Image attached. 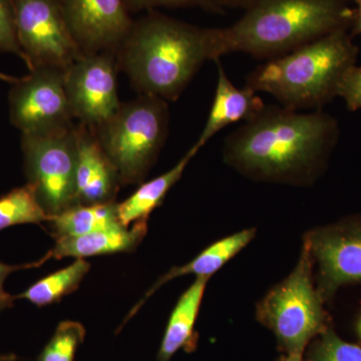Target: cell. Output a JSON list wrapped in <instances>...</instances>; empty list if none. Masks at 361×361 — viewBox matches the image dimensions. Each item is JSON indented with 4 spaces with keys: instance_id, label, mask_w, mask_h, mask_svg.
Returning <instances> with one entry per match:
<instances>
[{
    "instance_id": "1",
    "label": "cell",
    "mask_w": 361,
    "mask_h": 361,
    "mask_svg": "<svg viewBox=\"0 0 361 361\" xmlns=\"http://www.w3.org/2000/svg\"><path fill=\"white\" fill-rule=\"evenodd\" d=\"M341 135L322 110L302 113L270 104L224 140V161L251 179L308 184L322 170Z\"/></svg>"
},
{
    "instance_id": "2",
    "label": "cell",
    "mask_w": 361,
    "mask_h": 361,
    "mask_svg": "<svg viewBox=\"0 0 361 361\" xmlns=\"http://www.w3.org/2000/svg\"><path fill=\"white\" fill-rule=\"evenodd\" d=\"M224 54L222 28L201 27L151 13L135 21L116 65L141 94L175 102L207 61Z\"/></svg>"
},
{
    "instance_id": "3",
    "label": "cell",
    "mask_w": 361,
    "mask_h": 361,
    "mask_svg": "<svg viewBox=\"0 0 361 361\" xmlns=\"http://www.w3.org/2000/svg\"><path fill=\"white\" fill-rule=\"evenodd\" d=\"M348 0H255L231 26L222 28L224 54L268 59L353 27Z\"/></svg>"
},
{
    "instance_id": "4",
    "label": "cell",
    "mask_w": 361,
    "mask_h": 361,
    "mask_svg": "<svg viewBox=\"0 0 361 361\" xmlns=\"http://www.w3.org/2000/svg\"><path fill=\"white\" fill-rule=\"evenodd\" d=\"M349 30H338L288 54L268 59L249 73L247 87L291 110H322L338 97L344 75L360 49Z\"/></svg>"
},
{
    "instance_id": "5",
    "label": "cell",
    "mask_w": 361,
    "mask_h": 361,
    "mask_svg": "<svg viewBox=\"0 0 361 361\" xmlns=\"http://www.w3.org/2000/svg\"><path fill=\"white\" fill-rule=\"evenodd\" d=\"M169 123L168 102L141 94L121 103L108 121L94 129L121 184H142L165 145Z\"/></svg>"
},
{
    "instance_id": "6",
    "label": "cell",
    "mask_w": 361,
    "mask_h": 361,
    "mask_svg": "<svg viewBox=\"0 0 361 361\" xmlns=\"http://www.w3.org/2000/svg\"><path fill=\"white\" fill-rule=\"evenodd\" d=\"M312 255L304 241L298 264L259 303V322L272 330L287 355L302 357L313 337L326 327L323 299L312 282Z\"/></svg>"
},
{
    "instance_id": "7",
    "label": "cell",
    "mask_w": 361,
    "mask_h": 361,
    "mask_svg": "<svg viewBox=\"0 0 361 361\" xmlns=\"http://www.w3.org/2000/svg\"><path fill=\"white\" fill-rule=\"evenodd\" d=\"M21 149L27 183L35 187L49 217L77 202L78 144L75 125L37 135H23Z\"/></svg>"
},
{
    "instance_id": "8",
    "label": "cell",
    "mask_w": 361,
    "mask_h": 361,
    "mask_svg": "<svg viewBox=\"0 0 361 361\" xmlns=\"http://www.w3.org/2000/svg\"><path fill=\"white\" fill-rule=\"evenodd\" d=\"M16 32L28 70L66 71L84 56L66 23L61 0H13Z\"/></svg>"
},
{
    "instance_id": "9",
    "label": "cell",
    "mask_w": 361,
    "mask_h": 361,
    "mask_svg": "<svg viewBox=\"0 0 361 361\" xmlns=\"http://www.w3.org/2000/svg\"><path fill=\"white\" fill-rule=\"evenodd\" d=\"M65 71L37 68L18 78L9 92V116L23 135L52 132L73 125Z\"/></svg>"
},
{
    "instance_id": "10",
    "label": "cell",
    "mask_w": 361,
    "mask_h": 361,
    "mask_svg": "<svg viewBox=\"0 0 361 361\" xmlns=\"http://www.w3.org/2000/svg\"><path fill=\"white\" fill-rule=\"evenodd\" d=\"M116 54H84L65 71V85L73 118L96 129L120 106Z\"/></svg>"
},
{
    "instance_id": "11",
    "label": "cell",
    "mask_w": 361,
    "mask_h": 361,
    "mask_svg": "<svg viewBox=\"0 0 361 361\" xmlns=\"http://www.w3.org/2000/svg\"><path fill=\"white\" fill-rule=\"evenodd\" d=\"M318 263V288L329 300L342 285L361 284V219L314 230L306 237Z\"/></svg>"
},
{
    "instance_id": "12",
    "label": "cell",
    "mask_w": 361,
    "mask_h": 361,
    "mask_svg": "<svg viewBox=\"0 0 361 361\" xmlns=\"http://www.w3.org/2000/svg\"><path fill=\"white\" fill-rule=\"evenodd\" d=\"M61 4L84 54H116L134 25L123 0H61Z\"/></svg>"
},
{
    "instance_id": "13",
    "label": "cell",
    "mask_w": 361,
    "mask_h": 361,
    "mask_svg": "<svg viewBox=\"0 0 361 361\" xmlns=\"http://www.w3.org/2000/svg\"><path fill=\"white\" fill-rule=\"evenodd\" d=\"M75 133L78 205L115 203L122 185L115 166L104 151L94 129L80 123L75 126Z\"/></svg>"
},
{
    "instance_id": "14",
    "label": "cell",
    "mask_w": 361,
    "mask_h": 361,
    "mask_svg": "<svg viewBox=\"0 0 361 361\" xmlns=\"http://www.w3.org/2000/svg\"><path fill=\"white\" fill-rule=\"evenodd\" d=\"M214 63L217 66V85L208 118L195 144L200 149L225 128L251 120L266 106L258 92L251 87H238L233 84L221 59Z\"/></svg>"
},
{
    "instance_id": "15",
    "label": "cell",
    "mask_w": 361,
    "mask_h": 361,
    "mask_svg": "<svg viewBox=\"0 0 361 361\" xmlns=\"http://www.w3.org/2000/svg\"><path fill=\"white\" fill-rule=\"evenodd\" d=\"M148 221L134 223L132 227L102 230L77 237L56 239V245L47 252L49 258L85 259L106 254L135 251L148 231Z\"/></svg>"
},
{
    "instance_id": "16",
    "label": "cell",
    "mask_w": 361,
    "mask_h": 361,
    "mask_svg": "<svg viewBox=\"0 0 361 361\" xmlns=\"http://www.w3.org/2000/svg\"><path fill=\"white\" fill-rule=\"evenodd\" d=\"M255 229L243 230V231L226 237V238L215 242L212 245L207 247L198 256H196L193 260L190 261L187 264L172 268L165 275H163L145 294L141 301L134 306L130 314L126 318L123 324H126L128 320L130 319L139 311L149 297L153 295L164 284L170 282L171 280L180 276H186V275H196V278L205 277L210 279V277L215 274L218 270H220L228 261L231 260L242 249L245 248L255 237Z\"/></svg>"
},
{
    "instance_id": "17",
    "label": "cell",
    "mask_w": 361,
    "mask_h": 361,
    "mask_svg": "<svg viewBox=\"0 0 361 361\" xmlns=\"http://www.w3.org/2000/svg\"><path fill=\"white\" fill-rule=\"evenodd\" d=\"M208 281L209 278L197 277L194 283L180 295L169 318L158 353L159 361H170L180 349L190 353L196 348L195 323Z\"/></svg>"
},
{
    "instance_id": "18",
    "label": "cell",
    "mask_w": 361,
    "mask_h": 361,
    "mask_svg": "<svg viewBox=\"0 0 361 361\" xmlns=\"http://www.w3.org/2000/svg\"><path fill=\"white\" fill-rule=\"evenodd\" d=\"M199 149L200 148L194 145L171 170L149 182L142 183L141 186L129 198L122 203H116L120 224L129 228L133 223L148 221L151 213L161 205L170 190L179 182L187 166L193 160Z\"/></svg>"
},
{
    "instance_id": "19",
    "label": "cell",
    "mask_w": 361,
    "mask_h": 361,
    "mask_svg": "<svg viewBox=\"0 0 361 361\" xmlns=\"http://www.w3.org/2000/svg\"><path fill=\"white\" fill-rule=\"evenodd\" d=\"M54 240L77 237L102 230L123 227L116 212V203L75 205L49 221Z\"/></svg>"
},
{
    "instance_id": "20",
    "label": "cell",
    "mask_w": 361,
    "mask_h": 361,
    "mask_svg": "<svg viewBox=\"0 0 361 361\" xmlns=\"http://www.w3.org/2000/svg\"><path fill=\"white\" fill-rule=\"evenodd\" d=\"M90 269L87 261L77 259L68 267L39 279L20 295H16V299H25L37 307L58 303L63 297L77 290Z\"/></svg>"
},
{
    "instance_id": "21",
    "label": "cell",
    "mask_w": 361,
    "mask_h": 361,
    "mask_svg": "<svg viewBox=\"0 0 361 361\" xmlns=\"http://www.w3.org/2000/svg\"><path fill=\"white\" fill-rule=\"evenodd\" d=\"M49 220L30 183L0 197V231L16 225H40Z\"/></svg>"
},
{
    "instance_id": "22",
    "label": "cell",
    "mask_w": 361,
    "mask_h": 361,
    "mask_svg": "<svg viewBox=\"0 0 361 361\" xmlns=\"http://www.w3.org/2000/svg\"><path fill=\"white\" fill-rule=\"evenodd\" d=\"M85 329L77 322H63L56 327L51 341L42 349L37 361H73L75 353L85 341Z\"/></svg>"
},
{
    "instance_id": "23",
    "label": "cell",
    "mask_w": 361,
    "mask_h": 361,
    "mask_svg": "<svg viewBox=\"0 0 361 361\" xmlns=\"http://www.w3.org/2000/svg\"><path fill=\"white\" fill-rule=\"evenodd\" d=\"M308 361H361V348L342 341L326 329L310 350Z\"/></svg>"
},
{
    "instance_id": "24",
    "label": "cell",
    "mask_w": 361,
    "mask_h": 361,
    "mask_svg": "<svg viewBox=\"0 0 361 361\" xmlns=\"http://www.w3.org/2000/svg\"><path fill=\"white\" fill-rule=\"evenodd\" d=\"M0 51L16 54L25 63L18 39L13 0H0Z\"/></svg>"
},
{
    "instance_id": "25",
    "label": "cell",
    "mask_w": 361,
    "mask_h": 361,
    "mask_svg": "<svg viewBox=\"0 0 361 361\" xmlns=\"http://www.w3.org/2000/svg\"><path fill=\"white\" fill-rule=\"evenodd\" d=\"M123 2L129 11H152L157 7H199L208 13H224V9L217 6L214 0H123Z\"/></svg>"
},
{
    "instance_id": "26",
    "label": "cell",
    "mask_w": 361,
    "mask_h": 361,
    "mask_svg": "<svg viewBox=\"0 0 361 361\" xmlns=\"http://www.w3.org/2000/svg\"><path fill=\"white\" fill-rule=\"evenodd\" d=\"M338 97L343 99L349 111L361 109V66H353L344 75Z\"/></svg>"
},
{
    "instance_id": "27",
    "label": "cell",
    "mask_w": 361,
    "mask_h": 361,
    "mask_svg": "<svg viewBox=\"0 0 361 361\" xmlns=\"http://www.w3.org/2000/svg\"><path fill=\"white\" fill-rule=\"evenodd\" d=\"M49 259L51 258H49V254L47 253L40 260L35 261V262L32 263H27V264L8 265L0 262V310L13 307V301L14 299H16V296L11 295V294L7 293V292L4 290V282H6V278L8 277L11 273L16 272V271L40 267V266L44 265Z\"/></svg>"
},
{
    "instance_id": "28",
    "label": "cell",
    "mask_w": 361,
    "mask_h": 361,
    "mask_svg": "<svg viewBox=\"0 0 361 361\" xmlns=\"http://www.w3.org/2000/svg\"><path fill=\"white\" fill-rule=\"evenodd\" d=\"M221 8H242L246 9L255 0H214Z\"/></svg>"
},
{
    "instance_id": "29",
    "label": "cell",
    "mask_w": 361,
    "mask_h": 361,
    "mask_svg": "<svg viewBox=\"0 0 361 361\" xmlns=\"http://www.w3.org/2000/svg\"><path fill=\"white\" fill-rule=\"evenodd\" d=\"M355 18H353L351 35H361V0H355Z\"/></svg>"
},
{
    "instance_id": "30",
    "label": "cell",
    "mask_w": 361,
    "mask_h": 361,
    "mask_svg": "<svg viewBox=\"0 0 361 361\" xmlns=\"http://www.w3.org/2000/svg\"><path fill=\"white\" fill-rule=\"evenodd\" d=\"M18 80V78L11 77V75H6V73H0V80H4V82H9V84L13 85Z\"/></svg>"
},
{
    "instance_id": "31",
    "label": "cell",
    "mask_w": 361,
    "mask_h": 361,
    "mask_svg": "<svg viewBox=\"0 0 361 361\" xmlns=\"http://www.w3.org/2000/svg\"><path fill=\"white\" fill-rule=\"evenodd\" d=\"M18 360V356L9 353V355H1L0 353V361H16Z\"/></svg>"
},
{
    "instance_id": "32",
    "label": "cell",
    "mask_w": 361,
    "mask_h": 361,
    "mask_svg": "<svg viewBox=\"0 0 361 361\" xmlns=\"http://www.w3.org/2000/svg\"><path fill=\"white\" fill-rule=\"evenodd\" d=\"M278 361H302V360H301L300 356L286 355V356H282V357L280 358V360Z\"/></svg>"
},
{
    "instance_id": "33",
    "label": "cell",
    "mask_w": 361,
    "mask_h": 361,
    "mask_svg": "<svg viewBox=\"0 0 361 361\" xmlns=\"http://www.w3.org/2000/svg\"><path fill=\"white\" fill-rule=\"evenodd\" d=\"M357 329H358V334H360V336L361 338V318H360V322H358Z\"/></svg>"
}]
</instances>
